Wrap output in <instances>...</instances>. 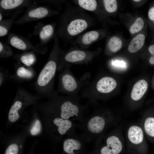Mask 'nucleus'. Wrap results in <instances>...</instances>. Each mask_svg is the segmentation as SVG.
I'll use <instances>...</instances> for the list:
<instances>
[{"mask_svg": "<svg viewBox=\"0 0 154 154\" xmlns=\"http://www.w3.org/2000/svg\"><path fill=\"white\" fill-rule=\"evenodd\" d=\"M63 70L59 77L58 91L68 96L80 98V91L90 82V74L86 73L78 79L72 73L68 66Z\"/></svg>", "mask_w": 154, "mask_h": 154, "instance_id": "1", "label": "nucleus"}, {"mask_svg": "<svg viewBox=\"0 0 154 154\" xmlns=\"http://www.w3.org/2000/svg\"><path fill=\"white\" fill-rule=\"evenodd\" d=\"M57 62L54 59H51L44 66L38 77L36 86L40 90H45L46 93L54 95L53 85L54 78L57 70Z\"/></svg>", "mask_w": 154, "mask_h": 154, "instance_id": "2", "label": "nucleus"}, {"mask_svg": "<svg viewBox=\"0 0 154 154\" xmlns=\"http://www.w3.org/2000/svg\"><path fill=\"white\" fill-rule=\"evenodd\" d=\"M106 145L101 149V154H118L122 150V144L116 136L109 137L106 139Z\"/></svg>", "mask_w": 154, "mask_h": 154, "instance_id": "3", "label": "nucleus"}, {"mask_svg": "<svg viewBox=\"0 0 154 154\" xmlns=\"http://www.w3.org/2000/svg\"><path fill=\"white\" fill-rule=\"evenodd\" d=\"M83 137L82 138L72 136L65 139L64 142L63 147L64 151L68 154H74V151L79 150L82 147L81 141Z\"/></svg>", "mask_w": 154, "mask_h": 154, "instance_id": "4", "label": "nucleus"}, {"mask_svg": "<svg viewBox=\"0 0 154 154\" xmlns=\"http://www.w3.org/2000/svg\"><path fill=\"white\" fill-rule=\"evenodd\" d=\"M53 123L57 127L58 132L61 135L65 134L68 131L71 132L74 126L72 121L63 119L60 117H55Z\"/></svg>", "mask_w": 154, "mask_h": 154, "instance_id": "5", "label": "nucleus"}, {"mask_svg": "<svg viewBox=\"0 0 154 154\" xmlns=\"http://www.w3.org/2000/svg\"><path fill=\"white\" fill-rule=\"evenodd\" d=\"M148 87L146 81L143 79L138 81L133 87L131 95V98L135 101L139 100L146 92Z\"/></svg>", "mask_w": 154, "mask_h": 154, "instance_id": "6", "label": "nucleus"}, {"mask_svg": "<svg viewBox=\"0 0 154 154\" xmlns=\"http://www.w3.org/2000/svg\"><path fill=\"white\" fill-rule=\"evenodd\" d=\"M87 22L82 19H76L72 21L67 27V31L71 35H75L84 30L87 27Z\"/></svg>", "mask_w": 154, "mask_h": 154, "instance_id": "7", "label": "nucleus"}, {"mask_svg": "<svg viewBox=\"0 0 154 154\" xmlns=\"http://www.w3.org/2000/svg\"><path fill=\"white\" fill-rule=\"evenodd\" d=\"M87 54L84 51L76 50L70 51L64 56L65 61L67 63H76L84 61L87 59Z\"/></svg>", "mask_w": 154, "mask_h": 154, "instance_id": "8", "label": "nucleus"}, {"mask_svg": "<svg viewBox=\"0 0 154 154\" xmlns=\"http://www.w3.org/2000/svg\"><path fill=\"white\" fill-rule=\"evenodd\" d=\"M128 137L132 143L138 144L141 143L143 139L144 135L142 129L137 126H132L129 129Z\"/></svg>", "mask_w": 154, "mask_h": 154, "instance_id": "9", "label": "nucleus"}, {"mask_svg": "<svg viewBox=\"0 0 154 154\" xmlns=\"http://www.w3.org/2000/svg\"><path fill=\"white\" fill-rule=\"evenodd\" d=\"M49 11L47 8L44 7H39L34 8L27 13L25 15V21L41 19L46 17Z\"/></svg>", "mask_w": 154, "mask_h": 154, "instance_id": "10", "label": "nucleus"}, {"mask_svg": "<svg viewBox=\"0 0 154 154\" xmlns=\"http://www.w3.org/2000/svg\"><path fill=\"white\" fill-rule=\"evenodd\" d=\"M8 40L12 46L19 50H26L32 47L25 40L17 35H10Z\"/></svg>", "mask_w": 154, "mask_h": 154, "instance_id": "11", "label": "nucleus"}, {"mask_svg": "<svg viewBox=\"0 0 154 154\" xmlns=\"http://www.w3.org/2000/svg\"><path fill=\"white\" fill-rule=\"evenodd\" d=\"M145 36L142 34H139L135 36L129 43L128 48L131 53H135L139 50L143 46Z\"/></svg>", "mask_w": 154, "mask_h": 154, "instance_id": "12", "label": "nucleus"}, {"mask_svg": "<svg viewBox=\"0 0 154 154\" xmlns=\"http://www.w3.org/2000/svg\"><path fill=\"white\" fill-rule=\"evenodd\" d=\"M22 106V102L19 100L16 101L11 106L9 113L8 118L11 122H14L19 118L18 111Z\"/></svg>", "mask_w": 154, "mask_h": 154, "instance_id": "13", "label": "nucleus"}, {"mask_svg": "<svg viewBox=\"0 0 154 154\" xmlns=\"http://www.w3.org/2000/svg\"><path fill=\"white\" fill-rule=\"evenodd\" d=\"M24 2L22 0H2L0 1V5L3 9L12 10L21 5Z\"/></svg>", "mask_w": 154, "mask_h": 154, "instance_id": "14", "label": "nucleus"}, {"mask_svg": "<svg viewBox=\"0 0 154 154\" xmlns=\"http://www.w3.org/2000/svg\"><path fill=\"white\" fill-rule=\"evenodd\" d=\"M122 45V42L121 40L116 36L112 37L108 41V49L113 52H115L119 51L121 48Z\"/></svg>", "mask_w": 154, "mask_h": 154, "instance_id": "15", "label": "nucleus"}, {"mask_svg": "<svg viewBox=\"0 0 154 154\" xmlns=\"http://www.w3.org/2000/svg\"><path fill=\"white\" fill-rule=\"evenodd\" d=\"M144 128L148 136L154 138V117L149 116L145 119L144 123Z\"/></svg>", "mask_w": 154, "mask_h": 154, "instance_id": "16", "label": "nucleus"}, {"mask_svg": "<svg viewBox=\"0 0 154 154\" xmlns=\"http://www.w3.org/2000/svg\"><path fill=\"white\" fill-rule=\"evenodd\" d=\"M54 29L50 25H47L43 26L39 33V36L42 41L45 42L52 35Z\"/></svg>", "mask_w": 154, "mask_h": 154, "instance_id": "17", "label": "nucleus"}, {"mask_svg": "<svg viewBox=\"0 0 154 154\" xmlns=\"http://www.w3.org/2000/svg\"><path fill=\"white\" fill-rule=\"evenodd\" d=\"M99 36V34L96 31H92L85 33L83 36L82 41L85 44H88L97 40Z\"/></svg>", "mask_w": 154, "mask_h": 154, "instance_id": "18", "label": "nucleus"}, {"mask_svg": "<svg viewBox=\"0 0 154 154\" xmlns=\"http://www.w3.org/2000/svg\"><path fill=\"white\" fill-rule=\"evenodd\" d=\"M78 2L81 7L89 11L95 10L97 6V1L95 0H79Z\"/></svg>", "mask_w": 154, "mask_h": 154, "instance_id": "19", "label": "nucleus"}, {"mask_svg": "<svg viewBox=\"0 0 154 154\" xmlns=\"http://www.w3.org/2000/svg\"><path fill=\"white\" fill-rule=\"evenodd\" d=\"M20 60L24 64L30 66L35 62L36 57L33 53H27L22 54L20 57Z\"/></svg>", "mask_w": 154, "mask_h": 154, "instance_id": "20", "label": "nucleus"}, {"mask_svg": "<svg viewBox=\"0 0 154 154\" xmlns=\"http://www.w3.org/2000/svg\"><path fill=\"white\" fill-rule=\"evenodd\" d=\"M17 77L21 79H30L33 76V72L30 70L23 66L19 67L16 71Z\"/></svg>", "mask_w": 154, "mask_h": 154, "instance_id": "21", "label": "nucleus"}, {"mask_svg": "<svg viewBox=\"0 0 154 154\" xmlns=\"http://www.w3.org/2000/svg\"><path fill=\"white\" fill-rule=\"evenodd\" d=\"M144 25V22L141 17H138L130 27L129 31L132 34L137 33L141 30Z\"/></svg>", "mask_w": 154, "mask_h": 154, "instance_id": "22", "label": "nucleus"}, {"mask_svg": "<svg viewBox=\"0 0 154 154\" xmlns=\"http://www.w3.org/2000/svg\"><path fill=\"white\" fill-rule=\"evenodd\" d=\"M104 4L106 10L110 13L116 11L117 8V4L116 0H103Z\"/></svg>", "mask_w": 154, "mask_h": 154, "instance_id": "23", "label": "nucleus"}, {"mask_svg": "<svg viewBox=\"0 0 154 154\" xmlns=\"http://www.w3.org/2000/svg\"><path fill=\"white\" fill-rule=\"evenodd\" d=\"M6 44L2 42H0V53L1 56L8 57L12 54L11 48Z\"/></svg>", "mask_w": 154, "mask_h": 154, "instance_id": "24", "label": "nucleus"}, {"mask_svg": "<svg viewBox=\"0 0 154 154\" xmlns=\"http://www.w3.org/2000/svg\"><path fill=\"white\" fill-rule=\"evenodd\" d=\"M41 129V125L40 121L38 119H36L30 130V133L33 135L38 134Z\"/></svg>", "mask_w": 154, "mask_h": 154, "instance_id": "25", "label": "nucleus"}, {"mask_svg": "<svg viewBox=\"0 0 154 154\" xmlns=\"http://www.w3.org/2000/svg\"><path fill=\"white\" fill-rule=\"evenodd\" d=\"M18 145L16 144H12L7 148L5 154H18Z\"/></svg>", "mask_w": 154, "mask_h": 154, "instance_id": "26", "label": "nucleus"}, {"mask_svg": "<svg viewBox=\"0 0 154 154\" xmlns=\"http://www.w3.org/2000/svg\"><path fill=\"white\" fill-rule=\"evenodd\" d=\"M7 24L5 25L3 22L0 23V36L2 37L6 35L8 33L9 28Z\"/></svg>", "mask_w": 154, "mask_h": 154, "instance_id": "27", "label": "nucleus"}, {"mask_svg": "<svg viewBox=\"0 0 154 154\" xmlns=\"http://www.w3.org/2000/svg\"><path fill=\"white\" fill-rule=\"evenodd\" d=\"M112 64L116 66L124 67L126 66V63L123 61L116 60L112 62Z\"/></svg>", "mask_w": 154, "mask_h": 154, "instance_id": "28", "label": "nucleus"}, {"mask_svg": "<svg viewBox=\"0 0 154 154\" xmlns=\"http://www.w3.org/2000/svg\"><path fill=\"white\" fill-rule=\"evenodd\" d=\"M148 16L150 20L154 22V6L151 7L149 10Z\"/></svg>", "mask_w": 154, "mask_h": 154, "instance_id": "29", "label": "nucleus"}, {"mask_svg": "<svg viewBox=\"0 0 154 154\" xmlns=\"http://www.w3.org/2000/svg\"><path fill=\"white\" fill-rule=\"evenodd\" d=\"M148 50L152 56H154V44L151 45L148 48Z\"/></svg>", "mask_w": 154, "mask_h": 154, "instance_id": "30", "label": "nucleus"}, {"mask_svg": "<svg viewBox=\"0 0 154 154\" xmlns=\"http://www.w3.org/2000/svg\"><path fill=\"white\" fill-rule=\"evenodd\" d=\"M149 62L152 65L154 64V56H151L149 58Z\"/></svg>", "mask_w": 154, "mask_h": 154, "instance_id": "31", "label": "nucleus"}, {"mask_svg": "<svg viewBox=\"0 0 154 154\" xmlns=\"http://www.w3.org/2000/svg\"><path fill=\"white\" fill-rule=\"evenodd\" d=\"M2 18H3V17H2V15L1 14V13H0V21L1 22V21H2Z\"/></svg>", "mask_w": 154, "mask_h": 154, "instance_id": "32", "label": "nucleus"}, {"mask_svg": "<svg viewBox=\"0 0 154 154\" xmlns=\"http://www.w3.org/2000/svg\"><path fill=\"white\" fill-rule=\"evenodd\" d=\"M133 1H135V2H139V1H140L141 0H133Z\"/></svg>", "mask_w": 154, "mask_h": 154, "instance_id": "33", "label": "nucleus"}]
</instances>
